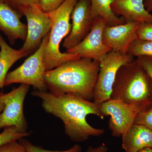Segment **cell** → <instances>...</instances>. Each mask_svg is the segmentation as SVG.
<instances>
[{"label": "cell", "mask_w": 152, "mask_h": 152, "mask_svg": "<svg viewBox=\"0 0 152 152\" xmlns=\"http://www.w3.org/2000/svg\"><path fill=\"white\" fill-rule=\"evenodd\" d=\"M108 150V148L107 145L103 143L96 148L89 146L87 149L86 152H107Z\"/></svg>", "instance_id": "cell-27"}, {"label": "cell", "mask_w": 152, "mask_h": 152, "mask_svg": "<svg viewBox=\"0 0 152 152\" xmlns=\"http://www.w3.org/2000/svg\"></svg>", "instance_id": "cell-32"}, {"label": "cell", "mask_w": 152, "mask_h": 152, "mask_svg": "<svg viewBox=\"0 0 152 152\" xmlns=\"http://www.w3.org/2000/svg\"><path fill=\"white\" fill-rule=\"evenodd\" d=\"M28 55L20 50L10 46L0 34V89L4 87L8 72L19 60Z\"/></svg>", "instance_id": "cell-16"}, {"label": "cell", "mask_w": 152, "mask_h": 152, "mask_svg": "<svg viewBox=\"0 0 152 152\" xmlns=\"http://www.w3.org/2000/svg\"><path fill=\"white\" fill-rule=\"evenodd\" d=\"M136 152H152V148H146Z\"/></svg>", "instance_id": "cell-29"}, {"label": "cell", "mask_w": 152, "mask_h": 152, "mask_svg": "<svg viewBox=\"0 0 152 152\" xmlns=\"http://www.w3.org/2000/svg\"><path fill=\"white\" fill-rule=\"evenodd\" d=\"M128 54L132 56L152 57V41L137 39L131 45Z\"/></svg>", "instance_id": "cell-18"}, {"label": "cell", "mask_w": 152, "mask_h": 152, "mask_svg": "<svg viewBox=\"0 0 152 152\" xmlns=\"http://www.w3.org/2000/svg\"><path fill=\"white\" fill-rule=\"evenodd\" d=\"M140 24L129 22L113 26H106L103 35L104 44L112 51L128 54L131 45L137 39V31Z\"/></svg>", "instance_id": "cell-12"}, {"label": "cell", "mask_w": 152, "mask_h": 152, "mask_svg": "<svg viewBox=\"0 0 152 152\" xmlns=\"http://www.w3.org/2000/svg\"><path fill=\"white\" fill-rule=\"evenodd\" d=\"M134 124L144 125L152 130V104L139 113Z\"/></svg>", "instance_id": "cell-21"}, {"label": "cell", "mask_w": 152, "mask_h": 152, "mask_svg": "<svg viewBox=\"0 0 152 152\" xmlns=\"http://www.w3.org/2000/svg\"><path fill=\"white\" fill-rule=\"evenodd\" d=\"M78 1L65 0L58 8L47 13L50 20L51 28L44 54L46 71L53 69L68 61L80 58L77 55L62 53L60 50L62 41L70 32L71 14Z\"/></svg>", "instance_id": "cell-4"}, {"label": "cell", "mask_w": 152, "mask_h": 152, "mask_svg": "<svg viewBox=\"0 0 152 152\" xmlns=\"http://www.w3.org/2000/svg\"><path fill=\"white\" fill-rule=\"evenodd\" d=\"M18 141L25 147L27 152H82L81 146L77 144L74 145L71 148L65 151H51L33 145L29 141L26 140L24 138L20 139Z\"/></svg>", "instance_id": "cell-20"}, {"label": "cell", "mask_w": 152, "mask_h": 152, "mask_svg": "<svg viewBox=\"0 0 152 152\" xmlns=\"http://www.w3.org/2000/svg\"><path fill=\"white\" fill-rule=\"evenodd\" d=\"M122 138V146L126 152L152 148V130L144 125L134 124Z\"/></svg>", "instance_id": "cell-15"}, {"label": "cell", "mask_w": 152, "mask_h": 152, "mask_svg": "<svg viewBox=\"0 0 152 152\" xmlns=\"http://www.w3.org/2000/svg\"><path fill=\"white\" fill-rule=\"evenodd\" d=\"M65 0H39V5L46 13L54 10L63 4Z\"/></svg>", "instance_id": "cell-24"}, {"label": "cell", "mask_w": 152, "mask_h": 152, "mask_svg": "<svg viewBox=\"0 0 152 152\" xmlns=\"http://www.w3.org/2000/svg\"><path fill=\"white\" fill-rule=\"evenodd\" d=\"M110 98L129 104L152 102L151 80L136 59L119 69Z\"/></svg>", "instance_id": "cell-3"}, {"label": "cell", "mask_w": 152, "mask_h": 152, "mask_svg": "<svg viewBox=\"0 0 152 152\" xmlns=\"http://www.w3.org/2000/svg\"><path fill=\"white\" fill-rule=\"evenodd\" d=\"M136 59L146 72L152 82V57H138Z\"/></svg>", "instance_id": "cell-26"}, {"label": "cell", "mask_w": 152, "mask_h": 152, "mask_svg": "<svg viewBox=\"0 0 152 152\" xmlns=\"http://www.w3.org/2000/svg\"><path fill=\"white\" fill-rule=\"evenodd\" d=\"M111 8L114 13L122 16L126 22H152V14L145 8L144 0H114Z\"/></svg>", "instance_id": "cell-14"}, {"label": "cell", "mask_w": 152, "mask_h": 152, "mask_svg": "<svg viewBox=\"0 0 152 152\" xmlns=\"http://www.w3.org/2000/svg\"><path fill=\"white\" fill-rule=\"evenodd\" d=\"M30 86L22 84L8 93L0 92V102L5 107L0 114V130L15 126L23 132H27L28 124L24 113V103Z\"/></svg>", "instance_id": "cell-8"}, {"label": "cell", "mask_w": 152, "mask_h": 152, "mask_svg": "<svg viewBox=\"0 0 152 152\" xmlns=\"http://www.w3.org/2000/svg\"><path fill=\"white\" fill-rule=\"evenodd\" d=\"M100 69V62L86 58L71 60L47 71L45 80L49 92L71 94L93 100Z\"/></svg>", "instance_id": "cell-2"}, {"label": "cell", "mask_w": 152, "mask_h": 152, "mask_svg": "<svg viewBox=\"0 0 152 152\" xmlns=\"http://www.w3.org/2000/svg\"><path fill=\"white\" fill-rule=\"evenodd\" d=\"M5 105L2 103L0 102V114L2 113L4 108Z\"/></svg>", "instance_id": "cell-30"}, {"label": "cell", "mask_w": 152, "mask_h": 152, "mask_svg": "<svg viewBox=\"0 0 152 152\" xmlns=\"http://www.w3.org/2000/svg\"><path fill=\"white\" fill-rule=\"evenodd\" d=\"M49 34L44 38L40 45L23 64L8 73L4 86L14 83L32 86L36 90L47 91L45 80L46 72L44 63V54L48 41Z\"/></svg>", "instance_id": "cell-5"}, {"label": "cell", "mask_w": 152, "mask_h": 152, "mask_svg": "<svg viewBox=\"0 0 152 152\" xmlns=\"http://www.w3.org/2000/svg\"><path fill=\"white\" fill-rule=\"evenodd\" d=\"M106 22L101 17L94 19L91 29L86 37L75 47L67 50L66 53L78 55L100 62L112 50L104 44L103 35Z\"/></svg>", "instance_id": "cell-10"}, {"label": "cell", "mask_w": 152, "mask_h": 152, "mask_svg": "<svg viewBox=\"0 0 152 152\" xmlns=\"http://www.w3.org/2000/svg\"><path fill=\"white\" fill-rule=\"evenodd\" d=\"M22 15L7 3H0V31L7 36L11 45L18 39L26 40L27 26L21 21Z\"/></svg>", "instance_id": "cell-13"}, {"label": "cell", "mask_w": 152, "mask_h": 152, "mask_svg": "<svg viewBox=\"0 0 152 152\" xmlns=\"http://www.w3.org/2000/svg\"><path fill=\"white\" fill-rule=\"evenodd\" d=\"M152 104V102L129 104L118 100L110 99L100 104L103 115L110 116L108 126L114 137H123L134 124L140 112Z\"/></svg>", "instance_id": "cell-6"}, {"label": "cell", "mask_w": 152, "mask_h": 152, "mask_svg": "<svg viewBox=\"0 0 152 152\" xmlns=\"http://www.w3.org/2000/svg\"><path fill=\"white\" fill-rule=\"evenodd\" d=\"M144 5L148 12H152V0H146L144 2Z\"/></svg>", "instance_id": "cell-28"}, {"label": "cell", "mask_w": 152, "mask_h": 152, "mask_svg": "<svg viewBox=\"0 0 152 152\" xmlns=\"http://www.w3.org/2000/svg\"><path fill=\"white\" fill-rule=\"evenodd\" d=\"M31 133L23 132L15 126L4 128L0 133V146L4 144L13 141H18L29 135Z\"/></svg>", "instance_id": "cell-19"}, {"label": "cell", "mask_w": 152, "mask_h": 152, "mask_svg": "<svg viewBox=\"0 0 152 152\" xmlns=\"http://www.w3.org/2000/svg\"><path fill=\"white\" fill-rule=\"evenodd\" d=\"M0 3H6V0H0Z\"/></svg>", "instance_id": "cell-31"}, {"label": "cell", "mask_w": 152, "mask_h": 152, "mask_svg": "<svg viewBox=\"0 0 152 152\" xmlns=\"http://www.w3.org/2000/svg\"><path fill=\"white\" fill-rule=\"evenodd\" d=\"M134 60L129 54L111 51L100 62L97 81L95 87L93 102L101 104L111 99L112 89L117 72L122 66Z\"/></svg>", "instance_id": "cell-7"}, {"label": "cell", "mask_w": 152, "mask_h": 152, "mask_svg": "<svg viewBox=\"0 0 152 152\" xmlns=\"http://www.w3.org/2000/svg\"><path fill=\"white\" fill-rule=\"evenodd\" d=\"M114 0H90L91 15L93 18L101 17L106 25L113 26L126 23L123 18L117 16L112 10L111 5Z\"/></svg>", "instance_id": "cell-17"}, {"label": "cell", "mask_w": 152, "mask_h": 152, "mask_svg": "<svg viewBox=\"0 0 152 152\" xmlns=\"http://www.w3.org/2000/svg\"><path fill=\"white\" fill-rule=\"evenodd\" d=\"M20 13L27 21L26 38L20 50L28 55L36 50L44 38L50 33L51 22L48 14L38 4L31 5L23 9Z\"/></svg>", "instance_id": "cell-9"}, {"label": "cell", "mask_w": 152, "mask_h": 152, "mask_svg": "<svg viewBox=\"0 0 152 152\" xmlns=\"http://www.w3.org/2000/svg\"><path fill=\"white\" fill-rule=\"evenodd\" d=\"M71 19L70 32L62 44L63 48L67 50L80 43L91 29L94 19L91 15L90 0H79L72 11Z\"/></svg>", "instance_id": "cell-11"}, {"label": "cell", "mask_w": 152, "mask_h": 152, "mask_svg": "<svg viewBox=\"0 0 152 152\" xmlns=\"http://www.w3.org/2000/svg\"><path fill=\"white\" fill-rule=\"evenodd\" d=\"M137 39L152 41V22L141 23L137 31Z\"/></svg>", "instance_id": "cell-22"}, {"label": "cell", "mask_w": 152, "mask_h": 152, "mask_svg": "<svg viewBox=\"0 0 152 152\" xmlns=\"http://www.w3.org/2000/svg\"><path fill=\"white\" fill-rule=\"evenodd\" d=\"M0 152H27L18 141H13L0 146Z\"/></svg>", "instance_id": "cell-25"}, {"label": "cell", "mask_w": 152, "mask_h": 152, "mask_svg": "<svg viewBox=\"0 0 152 152\" xmlns=\"http://www.w3.org/2000/svg\"><path fill=\"white\" fill-rule=\"evenodd\" d=\"M6 3L20 13L23 9L32 4L39 5V0H6Z\"/></svg>", "instance_id": "cell-23"}, {"label": "cell", "mask_w": 152, "mask_h": 152, "mask_svg": "<svg viewBox=\"0 0 152 152\" xmlns=\"http://www.w3.org/2000/svg\"><path fill=\"white\" fill-rule=\"evenodd\" d=\"M31 95L42 100L45 111L61 120L65 133L72 141L82 142L91 137H99L104 133V130L93 127L86 119L90 114L104 118L100 104L73 95L55 96L38 90L33 91Z\"/></svg>", "instance_id": "cell-1"}]
</instances>
